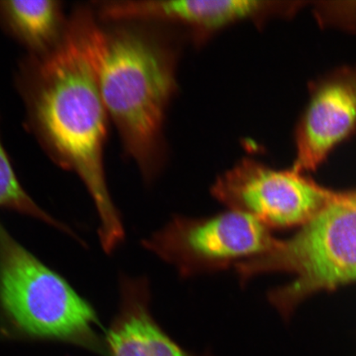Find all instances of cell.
<instances>
[{
	"label": "cell",
	"mask_w": 356,
	"mask_h": 356,
	"mask_svg": "<svg viewBox=\"0 0 356 356\" xmlns=\"http://www.w3.org/2000/svg\"><path fill=\"white\" fill-rule=\"evenodd\" d=\"M100 24L92 6L74 8L59 46L22 60L16 82L26 127L56 165L81 179L99 215L102 246L111 253L124 232L104 168L109 117L99 83Z\"/></svg>",
	"instance_id": "cell-1"
},
{
	"label": "cell",
	"mask_w": 356,
	"mask_h": 356,
	"mask_svg": "<svg viewBox=\"0 0 356 356\" xmlns=\"http://www.w3.org/2000/svg\"><path fill=\"white\" fill-rule=\"evenodd\" d=\"M177 63L176 48L150 22L102 25V99L124 152L147 182L163 166V126L177 91Z\"/></svg>",
	"instance_id": "cell-2"
},
{
	"label": "cell",
	"mask_w": 356,
	"mask_h": 356,
	"mask_svg": "<svg viewBox=\"0 0 356 356\" xmlns=\"http://www.w3.org/2000/svg\"><path fill=\"white\" fill-rule=\"evenodd\" d=\"M100 328L91 305L0 222V337L61 342L108 355Z\"/></svg>",
	"instance_id": "cell-3"
},
{
	"label": "cell",
	"mask_w": 356,
	"mask_h": 356,
	"mask_svg": "<svg viewBox=\"0 0 356 356\" xmlns=\"http://www.w3.org/2000/svg\"><path fill=\"white\" fill-rule=\"evenodd\" d=\"M242 283L261 274L287 273L291 283L268 300L284 318L307 297L356 282V190L335 191L315 216L270 251L235 266Z\"/></svg>",
	"instance_id": "cell-4"
},
{
	"label": "cell",
	"mask_w": 356,
	"mask_h": 356,
	"mask_svg": "<svg viewBox=\"0 0 356 356\" xmlns=\"http://www.w3.org/2000/svg\"><path fill=\"white\" fill-rule=\"evenodd\" d=\"M270 229L251 216L229 211L208 218L177 216L143 242L184 277L215 273L273 248Z\"/></svg>",
	"instance_id": "cell-5"
},
{
	"label": "cell",
	"mask_w": 356,
	"mask_h": 356,
	"mask_svg": "<svg viewBox=\"0 0 356 356\" xmlns=\"http://www.w3.org/2000/svg\"><path fill=\"white\" fill-rule=\"evenodd\" d=\"M334 193L304 173L278 170L253 159H243L222 173L211 188L231 211L246 213L268 229L305 225Z\"/></svg>",
	"instance_id": "cell-6"
},
{
	"label": "cell",
	"mask_w": 356,
	"mask_h": 356,
	"mask_svg": "<svg viewBox=\"0 0 356 356\" xmlns=\"http://www.w3.org/2000/svg\"><path fill=\"white\" fill-rule=\"evenodd\" d=\"M299 3L264 0H118L93 3L102 24L136 21L185 26L197 41L237 22L291 15Z\"/></svg>",
	"instance_id": "cell-7"
},
{
	"label": "cell",
	"mask_w": 356,
	"mask_h": 356,
	"mask_svg": "<svg viewBox=\"0 0 356 356\" xmlns=\"http://www.w3.org/2000/svg\"><path fill=\"white\" fill-rule=\"evenodd\" d=\"M355 132L356 66L340 67L311 84L296 128L293 170L315 171Z\"/></svg>",
	"instance_id": "cell-8"
},
{
	"label": "cell",
	"mask_w": 356,
	"mask_h": 356,
	"mask_svg": "<svg viewBox=\"0 0 356 356\" xmlns=\"http://www.w3.org/2000/svg\"><path fill=\"white\" fill-rule=\"evenodd\" d=\"M120 297L119 310L105 337L108 356H209L184 349L155 321L145 278L122 277Z\"/></svg>",
	"instance_id": "cell-9"
},
{
	"label": "cell",
	"mask_w": 356,
	"mask_h": 356,
	"mask_svg": "<svg viewBox=\"0 0 356 356\" xmlns=\"http://www.w3.org/2000/svg\"><path fill=\"white\" fill-rule=\"evenodd\" d=\"M69 24L56 0H0V26L29 55L42 56L59 46Z\"/></svg>",
	"instance_id": "cell-10"
},
{
	"label": "cell",
	"mask_w": 356,
	"mask_h": 356,
	"mask_svg": "<svg viewBox=\"0 0 356 356\" xmlns=\"http://www.w3.org/2000/svg\"><path fill=\"white\" fill-rule=\"evenodd\" d=\"M0 209L15 211L41 220L70 235H74L68 227L42 210L26 193L17 178L10 157L6 152L0 131Z\"/></svg>",
	"instance_id": "cell-11"
}]
</instances>
